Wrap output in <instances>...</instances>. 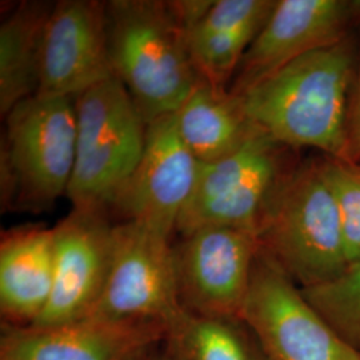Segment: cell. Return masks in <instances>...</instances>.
<instances>
[{
    "label": "cell",
    "instance_id": "10",
    "mask_svg": "<svg viewBox=\"0 0 360 360\" xmlns=\"http://www.w3.org/2000/svg\"><path fill=\"white\" fill-rule=\"evenodd\" d=\"M359 26L360 0H276L229 91L243 96L285 65L339 43Z\"/></svg>",
    "mask_w": 360,
    "mask_h": 360
},
{
    "label": "cell",
    "instance_id": "20",
    "mask_svg": "<svg viewBox=\"0 0 360 360\" xmlns=\"http://www.w3.org/2000/svg\"><path fill=\"white\" fill-rule=\"evenodd\" d=\"M326 174L334 191L348 266L360 263V166L324 155Z\"/></svg>",
    "mask_w": 360,
    "mask_h": 360
},
{
    "label": "cell",
    "instance_id": "18",
    "mask_svg": "<svg viewBox=\"0 0 360 360\" xmlns=\"http://www.w3.org/2000/svg\"><path fill=\"white\" fill-rule=\"evenodd\" d=\"M163 342L178 360H270L239 316H202L183 311L168 327Z\"/></svg>",
    "mask_w": 360,
    "mask_h": 360
},
{
    "label": "cell",
    "instance_id": "22",
    "mask_svg": "<svg viewBox=\"0 0 360 360\" xmlns=\"http://www.w3.org/2000/svg\"><path fill=\"white\" fill-rule=\"evenodd\" d=\"M143 360H178L175 359L169 352H168L167 349H165V351H162V352H155V351H151L146 358Z\"/></svg>",
    "mask_w": 360,
    "mask_h": 360
},
{
    "label": "cell",
    "instance_id": "4",
    "mask_svg": "<svg viewBox=\"0 0 360 360\" xmlns=\"http://www.w3.org/2000/svg\"><path fill=\"white\" fill-rule=\"evenodd\" d=\"M77 155L72 98L35 94L6 115L0 186L3 208L40 212L67 195Z\"/></svg>",
    "mask_w": 360,
    "mask_h": 360
},
{
    "label": "cell",
    "instance_id": "7",
    "mask_svg": "<svg viewBox=\"0 0 360 360\" xmlns=\"http://www.w3.org/2000/svg\"><path fill=\"white\" fill-rule=\"evenodd\" d=\"M183 311L169 236L135 221L115 224L107 281L87 319L158 326L167 333Z\"/></svg>",
    "mask_w": 360,
    "mask_h": 360
},
{
    "label": "cell",
    "instance_id": "19",
    "mask_svg": "<svg viewBox=\"0 0 360 360\" xmlns=\"http://www.w3.org/2000/svg\"><path fill=\"white\" fill-rule=\"evenodd\" d=\"M302 291L338 336L360 354V263L348 266L330 282Z\"/></svg>",
    "mask_w": 360,
    "mask_h": 360
},
{
    "label": "cell",
    "instance_id": "15",
    "mask_svg": "<svg viewBox=\"0 0 360 360\" xmlns=\"http://www.w3.org/2000/svg\"><path fill=\"white\" fill-rule=\"evenodd\" d=\"M53 229L28 224L3 232L0 242V311L7 326L38 321L51 296Z\"/></svg>",
    "mask_w": 360,
    "mask_h": 360
},
{
    "label": "cell",
    "instance_id": "1",
    "mask_svg": "<svg viewBox=\"0 0 360 360\" xmlns=\"http://www.w3.org/2000/svg\"><path fill=\"white\" fill-rule=\"evenodd\" d=\"M358 51L359 39L352 34L296 59L243 95L247 114L290 148L343 159Z\"/></svg>",
    "mask_w": 360,
    "mask_h": 360
},
{
    "label": "cell",
    "instance_id": "16",
    "mask_svg": "<svg viewBox=\"0 0 360 360\" xmlns=\"http://www.w3.org/2000/svg\"><path fill=\"white\" fill-rule=\"evenodd\" d=\"M183 143L200 163L233 154L262 129L251 120L243 96L200 80L174 114Z\"/></svg>",
    "mask_w": 360,
    "mask_h": 360
},
{
    "label": "cell",
    "instance_id": "2",
    "mask_svg": "<svg viewBox=\"0 0 360 360\" xmlns=\"http://www.w3.org/2000/svg\"><path fill=\"white\" fill-rule=\"evenodd\" d=\"M105 10L112 75L146 124L174 115L202 79L172 1L112 0Z\"/></svg>",
    "mask_w": 360,
    "mask_h": 360
},
{
    "label": "cell",
    "instance_id": "5",
    "mask_svg": "<svg viewBox=\"0 0 360 360\" xmlns=\"http://www.w3.org/2000/svg\"><path fill=\"white\" fill-rule=\"evenodd\" d=\"M74 103L77 155L67 196L74 208H110L142 158L147 124L115 77Z\"/></svg>",
    "mask_w": 360,
    "mask_h": 360
},
{
    "label": "cell",
    "instance_id": "11",
    "mask_svg": "<svg viewBox=\"0 0 360 360\" xmlns=\"http://www.w3.org/2000/svg\"><path fill=\"white\" fill-rule=\"evenodd\" d=\"M202 163L183 143L174 115L147 124L142 158L110 208L123 221H135L171 236L188 203Z\"/></svg>",
    "mask_w": 360,
    "mask_h": 360
},
{
    "label": "cell",
    "instance_id": "14",
    "mask_svg": "<svg viewBox=\"0 0 360 360\" xmlns=\"http://www.w3.org/2000/svg\"><path fill=\"white\" fill-rule=\"evenodd\" d=\"M148 324L84 319L62 326H7L0 360H143L165 340Z\"/></svg>",
    "mask_w": 360,
    "mask_h": 360
},
{
    "label": "cell",
    "instance_id": "17",
    "mask_svg": "<svg viewBox=\"0 0 360 360\" xmlns=\"http://www.w3.org/2000/svg\"><path fill=\"white\" fill-rule=\"evenodd\" d=\"M53 3L22 1L0 26V112L38 94L41 39Z\"/></svg>",
    "mask_w": 360,
    "mask_h": 360
},
{
    "label": "cell",
    "instance_id": "21",
    "mask_svg": "<svg viewBox=\"0 0 360 360\" xmlns=\"http://www.w3.org/2000/svg\"><path fill=\"white\" fill-rule=\"evenodd\" d=\"M345 160L360 166V38L355 77L348 99Z\"/></svg>",
    "mask_w": 360,
    "mask_h": 360
},
{
    "label": "cell",
    "instance_id": "12",
    "mask_svg": "<svg viewBox=\"0 0 360 360\" xmlns=\"http://www.w3.org/2000/svg\"><path fill=\"white\" fill-rule=\"evenodd\" d=\"M108 208H74L56 227L50 300L37 322L49 327L90 318L110 270L114 224Z\"/></svg>",
    "mask_w": 360,
    "mask_h": 360
},
{
    "label": "cell",
    "instance_id": "8",
    "mask_svg": "<svg viewBox=\"0 0 360 360\" xmlns=\"http://www.w3.org/2000/svg\"><path fill=\"white\" fill-rule=\"evenodd\" d=\"M270 360H360L260 247L242 311Z\"/></svg>",
    "mask_w": 360,
    "mask_h": 360
},
{
    "label": "cell",
    "instance_id": "6",
    "mask_svg": "<svg viewBox=\"0 0 360 360\" xmlns=\"http://www.w3.org/2000/svg\"><path fill=\"white\" fill-rule=\"evenodd\" d=\"M296 153L259 131L233 154L202 163L175 232L184 236L220 226L257 233L272 193L299 160Z\"/></svg>",
    "mask_w": 360,
    "mask_h": 360
},
{
    "label": "cell",
    "instance_id": "9",
    "mask_svg": "<svg viewBox=\"0 0 360 360\" xmlns=\"http://www.w3.org/2000/svg\"><path fill=\"white\" fill-rule=\"evenodd\" d=\"M175 248L180 304L202 316H239L260 248L255 232L210 226L181 236Z\"/></svg>",
    "mask_w": 360,
    "mask_h": 360
},
{
    "label": "cell",
    "instance_id": "13",
    "mask_svg": "<svg viewBox=\"0 0 360 360\" xmlns=\"http://www.w3.org/2000/svg\"><path fill=\"white\" fill-rule=\"evenodd\" d=\"M112 77L105 3H55L43 31L38 94L74 99Z\"/></svg>",
    "mask_w": 360,
    "mask_h": 360
},
{
    "label": "cell",
    "instance_id": "3",
    "mask_svg": "<svg viewBox=\"0 0 360 360\" xmlns=\"http://www.w3.org/2000/svg\"><path fill=\"white\" fill-rule=\"evenodd\" d=\"M260 247L300 288L348 267L340 218L324 155L299 159L272 193L257 227Z\"/></svg>",
    "mask_w": 360,
    "mask_h": 360
}]
</instances>
